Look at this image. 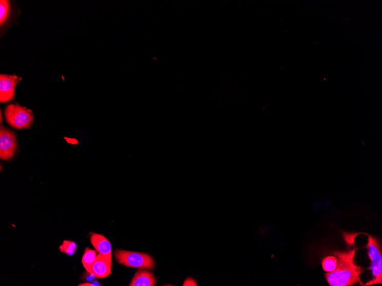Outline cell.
I'll use <instances>...</instances> for the list:
<instances>
[{"label": "cell", "instance_id": "obj_11", "mask_svg": "<svg viewBox=\"0 0 382 286\" xmlns=\"http://www.w3.org/2000/svg\"><path fill=\"white\" fill-rule=\"evenodd\" d=\"M337 264H338V259L335 256H327L322 262V267L327 273H330L336 269Z\"/></svg>", "mask_w": 382, "mask_h": 286}, {"label": "cell", "instance_id": "obj_4", "mask_svg": "<svg viewBox=\"0 0 382 286\" xmlns=\"http://www.w3.org/2000/svg\"><path fill=\"white\" fill-rule=\"evenodd\" d=\"M17 149L14 133L3 125L0 126V159L7 161L13 157Z\"/></svg>", "mask_w": 382, "mask_h": 286}, {"label": "cell", "instance_id": "obj_1", "mask_svg": "<svg viewBox=\"0 0 382 286\" xmlns=\"http://www.w3.org/2000/svg\"><path fill=\"white\" fill-rule=\"evenodd\" d=\"M354 245L353 249L347 251H335L334 255L338 259L336 269L325 274L327 282L330 286H351L361 282L360 275L363 270L357 265L354 257L357 250Z\"/></svg>", "mask_w": 382, "mask_h": 286}, {"label": "cell", "instance_id": "obj_13", "mask_svg": "<svg viewBox=\"0 0 382 286\" xmlns=\"http://www.w3.org/2000/svg\"><path fill=\"white\" fill-rule=\"evenodd\" d=\"M59 249L62 253L72 256L76 253L77 246L72 241L64 240L63 244L59 246Z\"/></svg>", "mask_w": 382, "mask_h": 286}, {"label": "cell", "instance_id": "obj_5", "mask_svg": "<svg viewBox=\"0 0 382 286\" xmlns=\"http://www.w3.org/2000/svg\"><path fill=\"white\" fill-rule=\"evenodd\" d=\"M22 78L16 76L0 75V102H9L14 99L15 88Z\"/></svg>", "mask_w": 382, "mask_h": 286}, {"label": "cell", "instance_id": "obj_14", "mask_svg": "<svg viewBox=\"0 0 382 286\" xmlns=\"http://www.w3.org/2000/svg\"><path fill=\"white\" fill-rule=\"evenodd\" d=\"M183 285L184 286H196L197 283L195 279H193L192 278H187L185 281L184 283H183Z\"/></svg>", "mask_w": 382, "mask_h": 286}, {"label": "cell", "instance_id": "obj_8", "mask_svg": "<svg viewBox=\"0 0 382 286\" xmlns=\"http://www.w3.org/2000/svg\"><path fill=\"white\" fill-rule=\"evenodd\" d=\"M365 234L369 237L368 243L366 248L368 250V255L371 263L382 262V251L378 239L370 235Z\"/></svg>", "mask_w": 382, "mask_h": 286}, {"label": "cell", "instance_id": "obj_3", "mask_svg": "<svg viewBox=\"0 0 382 286\" xmlns=\"http://www.w3.org/2000/svg\"><path fill=\"white\" fill-rule=\"evenodd\" d=\"M115 256L118 263L133 268L153 269L155 262L150 255L133 252V251L117 250Z\"/></svg>", "mask_w": 382, "mask_h": 286}, {"label": "cell", "instance_id": "obj_15", "mask_svg": "<svg viewBox=\"0 0 382 286\" xmlns=\"http://www.w3.org/2000/svg\"><path fill=\"white\" fill-rule=\"evenodd\" d=\"M81 285V286H92V285H94V284H91V283H86L81 284L80 285Z\"/></svg>", "mask_w": 382, "mask_h": 286}, {"label": "cell", "instance_id": "obj_16", "mask_svg": "<svg viewBox=\"0 0 382 286\" xmlns=\"http://www.w3.org/2000/svg\"><path fill=\"white\" fill-rule=\"evenodd\" d=\"M1 115V123H2V122H3V120H2L3 116H2V110H1V115Z\"/></svg>", "mask_w": 382, "mask_h": 286}, {"label": "cell", "instance_id": "obj_12", "mask_svg": "<svg viewBox=\"0 0 382 286\" xmlns=\"http://www.w3.org/2000/svg\"><path fill=\"white\" fill-rule=\"evenodd\" d=\"M10 11V3L8 0L0 1V25L1 26L6 23Z\"/></svg>", "mask_w": 382, "mask_h": 286}, {"label": "cell", "instance_id": "obj_10", "mask_svg": "<svg viewBox=\"0 0 382 286\" xmlns=\"http://www.w3.org/2000/svg\"><path fill=\"white\" fill-rule=\"evenodd\" d=\"M97 258V252L95 250L87 248L83 256L82 263L84 268L90 273L92 266Z\"/></svg>", "mask_w": 382, "mask_h": 286}, {"label": "cell", "instance_id": "obj_6", "mask_svg": "<svg viewBox=\"0 0 382 286\" xmlns=\"http://www.w3.org/2000/svg\"><path fill=\"white\" fill-rule=\"evenodd\" d=\"M112 259H108L105 256L98 254L95 262L93 264L90 274L99 278L108 277L111 273Z\"/></svg>", "mask_w": 382, "mask_h": 286}, {"label": "cell", "instance_id": "obj_7", "mask_svg": "<svg viewBox=\"0 0 382 286\" xmlns=\"http://www.w3.org/2000/svg\"><path fill=\"white\" fill-rule=\"evenodd\" d=\"M91 243L98 254L112 259V248L110 241L102 234H93L91 236Z\"/></svg>", "mask_w": 382, "mask_h": 286}, {"label": "cell", "instance_id": "obj_2", "mask_svg": "<svg viewBox=\"0 0 382 286\" xmlns=\"http://www.w3.org/2000/svg\"><path fill=\"white\" fill-rule=\"evenodd\" d=\"M4 115L8 124L17 129H28L34 120L32 111L18 104L8 105Z\"/></svg>", "mask_w": 382, "mask_h": 286}, {"label": "cell", "instance_id": "obj_9", "mask_svg": "<svg viewBox=\"0 0 382 286\" xmlns=\"http://www.w3.org/2000/svg\"><path fill=\"white\" fill-rule=\"evenodd\" d=\"M156 279L150 271L140 270L136 273L131 281V286H154Z\"/></svg>", "mask_w": 382, "mask_h": 286}]
</instances>
